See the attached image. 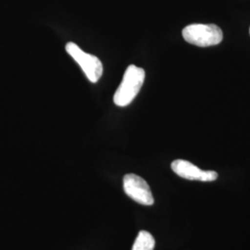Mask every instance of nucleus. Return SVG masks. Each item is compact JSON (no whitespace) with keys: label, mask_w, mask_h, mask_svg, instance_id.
Listing matches in <instances>:
<instances>
[{"label":"nucleus","mask_w":250,"mask_h":250,"mask_svg":"<svg viewBox=\"0 0 250 250\" xmlns=\"http://www.w3.org/2000/svg\"><path fill=\"white\" fill-rule=\"evenodd\" d=\"M146 72L142 68L130 65L125 72L123 81L116 90L113 101L119 107H126L133 102L143 85Z\"/></svg>","instance_id":"nucleus-1"},{"label":"nucleus","mask_w":250,"mask_h":250,"mask_svg":"<svg viewBox=\"0 0 250 250\" xmlns=\"http://www.w3.org/2000/svg\"><path fill=\"white\" fill-rule=\"evenodd\" d=\"M183 37L191 45L207 47L220 44L224 34L222 29L215 24H190L183 30Z\"/></svg>","instance_id":"nucleus-2"},{"label":"nucleus","mask_w":250,"mask_h":250,"mask_svg":"<svg viewBox=\"0 0 250 250\" xmlns=\"http://www.w3.org/2000/svg\"><path fill=\"white\" fill-rule=\"evenodd\" d=\"M66 51L72 59L80 65L83 72L92 83H97L103 73V65L99 58L94 55L85 53L74 43L66 45Z\"/></svg>","instance_id":"nucleus-3"},{"label":"nucleus","mask_w":250,"mask_h":250,"mask_svg":"<svg viewBox=\"0 0 250 250\" xmlns=\"http://www.w3.org/2000/svg\"><path fill=\"white\" fill-rule=\"evenodd\" d=\"M124 189L125 194L137 203L145 206L154 204L150 188L140 176L134 173L126 174L124 178Z\"/></svg>","instance_id":"nucleus-4"},{"label":"nucleus","mask_w":250,"mask_h":250,"mask_svg":"<svg viewBox=\"0 0 250 250\" xmlns=\"http://www.w3.org/2000/svg\"><path fill=\"white\" fill-rule=\"evenodd\" d=\"M170 166L178 176L191 181L212 182L218 178V173L216 171L202 170L188 161L176 160L172 161Z\"/></svg>","instance_id":"nucleus-5"},{"label":"nucleus","mask_w":250,"mask_h":250,"mask_svg":"<svg viewBox=\"0 0 250 250\" xmlns=\"http://www.w3.org/2000/svg\"><path fill=\"white\" fill-rule=\"evenodd\" d=\"M155 248V239L150 232L140 231L133 246L132 250H153Z\"/></svg>","instance_id":"nucleus-6"},{"label":"nucleus","mask_w":250,"mask_h":250,"mask_svg":"<svg viewBox=\"0 0 250 250\" xmlns=\"http://www.w3.org/2000/svg\"></svg>","instance_id":"nucleus-7"}]
</instances>
